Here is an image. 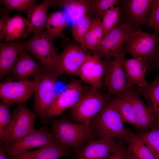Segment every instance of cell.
Masks as SVG:
<instances>
[{
  "instance_id": "6da1fadb",
  "label": "cell",
  "mask_w": 159,
  "mask_h": 159,
  "mask_svg": "<svg viewBox=\"0 0 159 159\" xmlns=\"http://www.w3.org/2000/svg\"><path fill=\"white\" fill-rule=\"evenodd\" d=\"M120 115L109 102L90 122V128L95 139H118L127 143L134 135L124 128Z\"/></svg>"
},
{
  "instance_id": "7a4b0ae2",
  "label": "cell",
  "mask_w": 159,
  "mask_h": 159,
  "mask_svg": "<svg viewBox=\"0 0 159 159\" xmlns=\"http://www.w3.org/2000/svg\"><path fill=\"white\" fill-rule=\"evenodd\" d=\"M50 132L59 143L76 151L86 142L95 139L90 122L77 123L64 119H54Z\"/></svg>"
},
{
  "instance_id": "3957f363",
  "label": "cell",
  "mask_w": 159,
  "mask_h": 159,
  "mask_svg": "<svg viewBox=\"0 0 159 159\" xmlns=\"http://www.w3.org/2000/svg\"><path fill=\"white\" fill-rule=\"evenodd\" d=\"M109 100L106 94L100 93L96 88L91 86L84 90L83 88L80 99L70 108L71 118L76 123L89 122Z\"/></svg>"
},
{
  "instance_id": "277c9868",
  "label": "cell",
  "mask_w": 159,
  "mask_h": 159,
  "mask_svg": "<svg viewBox=\"0 0 159 159\" xmlns=\"http://www.w3.org/2000/svg\"><path fill=\"white\" fill-rule=\"evenodd\" d=\"M59 75L56 71L44 69L39 74L34 77L37 84L34 93V110L43 119L45 120L46 113L57 95L55 84Z\"/></svg>"
},
{
  "instance_id": "5b68a950",
  "label": "cell",
  "mask_w": 159,
  "mask_h": 159,
  "mask_svg": "<svg viewBox=\"0 0 159 159\" xmlns=\"http://www.w3.org/2000/svg\"><path fill=\"white\" fill-rule=\"evenodd\" d=\"M52 41L43 31L34 34L28 41L22 43V46L24 50L29 51L39 61L44 69L56 71L58 54Z\"/></svg>"
},
{
  "instance_id": "8992f818",
  "label": "cell",
  "mask_w": 159,
  "mask_h": 159,
  "mask_svg": "<svg viewBox=\"0 0 159 159\" xmlns=\"http://www.w3.org/2000/svg\"><path fill=\"white\" fill-rule=\"evenodd\" d=\"M11 117L12 122L9 130L0 141V145L5 148L37 130L34 127L36 114L27 108L25 103L18 105Z\"/></svg>"
},
{
  "instance_id": "52a82bcc",
  "label": "cell",
  "mask_w": 159,
  "mask_h": 159,
  "mask_svg": "<svg viewBox=\"0 0 159 159\" xmlns=\"http://www.w3.org/2000/svg\"><path fill=\"white\" fill-rule=\"evenodd\" d=\"M125 54L124 51L112 59L105 58L107 67L104 83L107 88L106 95L109 99L112 95L124 96L133 88L128 85L123 68V61Z\"/></svg>"
},
{
  "instance_id": "ba28073f",
  "label": "cell",
  "mask_w": 159,
  "mask_h": 159,
  "mask_svg": "<svg viewBox=\"0 0 159 159\" xmlns=\"http://www.w3.org/2000/svg\"><path fill=\"white\" fill-rule=\"evenodd\" d=\"M158 39L155 34L141 31L132 32L125 43V52L133 58L140 57L150 62L155 55V47Z\"/></svg>"
},
{
  "instance_id": "9c48e42d",
  "label": "cell",
  "mask_w": 159,
  "mask_h": 159,
  "mask_svg": "<svg viewBox=\"0 0 159 159\" xmlns=\"http://www.w3.org/2000/svg\"><path fill=\"white\" fill-rule=\"evenodd\" d=\"M132 33L131 27L124 24L115 27L103 37L94 55L100 58H114L124 51V44Z\"/></svg>"
},
{
  "instance_id": "30bf717a",
  "label": "cell",
  "mask_w": 159,
  "mask_h": 159,
  "mask_svg": "<svg viewBox=\"0 0 159 159\" xmlns=\"http://www.w3.org/2000/svg\"><path fill=\"white\" fill-rule=\"evenodd\" d=\"M91 55L87 49L74 43H70L59 54L55 70L59 74L77 75L85 61Z\"/></svg>"
},
{
  "instance_id": "8fae6325",
  "label": "cell",
  "mask_w": 159,
  "mask_h": 159,
  "mask_svg": "<svg viewBox=\"0 0 159 159\" xmlns=\"http://www.w3.org/2000/svg\"><path fill=\"white\" fill-rule=\"evenodd\" d=\"M37 81L8 80L0 84V97L2 101L10 105L24 103L34 93Z\"/></svg>"
},
{
  "instance_id": "7c38bea8",
  "label": "cell",
  "mask_w": 159,
  "mask_h": 159,
  "mask_svg": "<svg viewBox=\"0 0 159 159\" xmlns=\"http://www.w3.org/2000/svg\"><path fill=\"white\" fill-rule=\"evenodd\" d=\"M83 88L80 80H72L64 91L57 95L46 113L45 120L59 115L66 109L73 107L80 99Z\"/></svg>"
},
{
  "instance_id": "4fadbf2b",
  "label": "cell",
  "mask_w": 159,
  "mask_h": 159,
  "mask_svg": "<svg viewBox=\"0 0 159 159\" xmlns=\"http://www.w3.org/2000/svg\"><path fill=\"white\" fill-rule=\"evenodd\" d=\"M122 142L117 139L90 140L84 143L77 151L76 159H106Z\"/></svg>"
},
{
  "instance_id": "5bb4252c",
  "label": "cell",
  "mask_w": 159,
  "mask_h": 159,
  "mask_svg": "<svg viewBox=\"0 0 159 159\" xmlns=\"http://www.w3.org/2000/svg\"><path fill=\"white\" fill-rule=\"evenodd\" d=\"M57 143H60L53 137L48 127H45L17 141L5 149L9 155L14 156L31 148Z\"/></svg>"
},
{
  "instance_id": "9a60e30c",
  "label": "cell",
  "mask_w": 159,
  "mask_h": 159,
  "mask_svg": "<svg viewBox=\"0 0 159 159\" xmlns=\"http://www.w3.org/2000/svg\"><path fill=\"white\" fill-rule=\"evenodd\" d=\"M106 67L105 60L97 56L90 55L81 66L78 76L90 86L100 89L102 86Z\"/></svg>"
},
{
  "instance_id": "2e32d148",
  "label": "cell",
  "mask_w": 159,
  "mask_h": 159,
  "mask_svg": "<svg viewBox=\"0 0 159 159\" xmlns=\"http://www.w3.org/2000/svg\"><path fill=\"white\" fill-rule=\"evenodd\" d=\"M133 107L136 118L138 129L141 133L150 130L158 119L145 103L133 87L124 95Z\"/></svg>"
},
{
  "instance_id": "e0dca14e",
  "label": "cell",
  "mask_w": 159,
  "mask_h": 159,
  "mask_svg": "<svg viewBox=\"0 0 159 159\" xmlns=\"http://www.w3.org/2000/svg\"><path fill=\"white\" fill-rule=\"evenodd\" d=\"M149 62L141 58L127 59L123 61V68L127 84L133 88L135 85L140 88L147 86L146 80V72L150 67Z\"/></svg>"
},
{
  "instance_id": "ac0fdd59",
  "label": "cell",
  "mask_w": 159,
  "mask_h": 159,
  "mask_svg": "<svg viewBox=\"0 0 159 159\" xmlns=\"http://www.w3.org/2000/svg\"><path fill=\"white\" fill-rule=\"evenodd\" d=\"M44 69L24 50L19 54L11 72L15 81H25L31 76H38Z\"/></svg>"
},
{
  "instance_id": "d6986e66",
  "label": "cell",
  "mask_w": 159,
  "mask_h": 159,
  "mask_svg": "<svg viewBox=\"0 0 159 159\" xmlns=\"http://www.w3.org/2000/svg\"><path fill=\"white\" fill-rule=\"evenodd\" d=\"M51 1L45 0L40 4L35 5L27 10V24L23 38L31 33L34 34L44 31L46 28L48 16L47 11Z\"/></svg>"
},
{
  "instance_id": "ffe728a7",
  "label": "cell",
  "mask_w": 159,
  "mask_h": 159,
  "mask_svg": "<svg viewBox=\"0 0 159 159\" xmlns=\"http://www.w3.org/2000/svg\"><path fill=\"white\" fill-rule=\"evenodd\" d=\"M71 155L70 148L60 143L43 146L34 151L26 150L14 156L9 155V159H58Z\"/></svg>"
},
{
  "instance_id": "44dd1931",
  "label": "cell",
  "mask_w": 159,
  "mask_h": 159,
  "mask_svg": "<svg viewBox=\"0 0 159 159\" xmlns=\"http://www.w3.org/2000/svg\"><path fill=\"white\" fill-rule=\"evenodd\" d=\"M20 41L0 44V77L11 72L18 56L24 50Z\"/></svg>"
},
{
  "instance_id": "7402d4cb",
  "label": "cell",
  "mask_w": 159,
  "mask_h": 159,
  "mask_svg": "<svg viewBox=\"0 0 159 159\" xmlns=\"http://www.w3.org/2000/svg\"><path fill=\"white\" fill-rule=\"evenodd\" d=\"M64 7L67 20L73 23L87 14L90 9L91 1L65 0L60 1Z\"/></svg>"
},
{
  "instance_id": "603a6c76",
  "label": "cell",
  "mask_w": 159,
  "mask_h": 159,
  "mask_svg": "<svg viewBox=\"0 0 159 159\" xmlns=\"http://www.w3.org/2000/svg\"><path fill=\"white\" fill-rule=\"evenodd\" d=\"M136 89L145 100L148 107L159 119V76L146 87Z\"/></svg>"
},
{
  "instance_id": "cb8c5ba5",
  "label": "cell",
  "mask_w": 159,
  "mask_h": 159,
  "mask_svg": "<svg viewBox=\"0 0 159 159\" xmlns=\"http://www.w3.org/2000/svg\"><path fill=\"white\" fill-rule=\"evenodd\" d=\"M117 110L123 123H127L138 128L135 115L131 103L125 96H115L109 101Z\"/></svg>"
},
{
  "instance_id": "d4e9b609",
  "label": "cell",
  "mask_w": 159,
  "mask_h": 159,
  "mask_svg": "<svg viewBox=\"0 0 159 159\" xmlns=\"http://www.w3.org/2000/svg\"><path fill=\"white\" fill-rule=\"evenodd\" d=\"M68 24V21L65 12L56 11L48 16L45 32L53 41L55 38L61 36L63 30Z\"/></svg>"
},
{
  "instance_id": "484cf974",
  "label": "cell",
  "mask_w": 159,
  "mask_h": 159,
  "mask_svg": "<svg viewBox=\"0 0 159 159\" xmlns=\"http://www.w3.org/2000/svg\"><path fill=\"white\" fill-rule=\"evenodd\" d=\"M26 24V20L21 17L20 14L8 17L5 27L6 41H12L23 37Z\"/></svg>"
},
{
  "instance_id": "4316f807",
  "label": "cell",
  "mask_w": 159,
  "mask_h": 159,
  "mask_svg": "<svg viewBox=\"0 0 159 159\" xmlns=\"http://www.w3.org/2000/svg\"><path fill=\"white\" fill-rule=\"evenodd\" d=\"M103 34V29L100 19L98 17L93 19L85 37V48L93 51L96 50L100 44Z\"/></svg>"
},
{
  "instance_id": "83f0119b",
  "label": "cell",
  "mask_w": 159,
  "mask_h": 159,
  "mask_svg": "<svg viewBox=\"0 0 159 159\" xmlns=\"http://www.w3.org/2000/svg\"><path fill=\"white\" fill-rule=\"evenodd\" d=\"M156 159H159V119L149 131L137 134Z\"/></svg>"
},
{
  "instance_id": "f1b7e54d",
  "label": "cell",
  "mask_w": 159,
  "mask_h": 159,
  "mask_svg": "<svg viewBox=\"0 0 159 159\" xmlns=\"http://www.w3.org/2000/svg\"><path fill=\"white\" fill-rule=\"evenodd\" d=\"M92 19L87 14L72 23L71 31L73 37L76 42L85 49L84 39L89 28Z\"/></svg>"
},
{
  "instance_id": "f546056e",
  "label": "cell",
  "mask_w": 159,
  "mask_h": 159,
  "mask_svg": "<svg viewBox=\"0 0 159 159\" xmlns=\"http://www.w3.org/2000/svg\"><path fill=\"white\" fill-rule=\"evenodd\" d=\"M128 143V147L131 153L137 159H156L137 134H134Z\"/></svg>"
},
{
  "instance_id": "4dcf8cb0",
  "label": "cell",
  "mask_w": 159,
  "mask_h": 159,
  "mask_svg": "<svg viewBox=\"0 0 159 159\" xmlns=\"http://www.w3.org/2000/svg\"><path fill=\"white\" fill-rule=\"evenodd\" d=\"M120 11L119 6H114L108 9L103 13L101 21L103 29L102 38L117 26L121 18Z\"/></svg>"
},
{
  "instance_id": "1f68e13d",
  "label": "cell",
  "mask_w": 159,
  "mask_h": 159,
  "mask_svg": "<svg viewBox=\"0 0 159 159\" xmlns=\"http://www.w3.org/2000/svg\"><path fill=\"white\" fill-rule=\"evenodd\" d=\"M10 105L3 101L0 103V141L6 135L12 122L9 112Z\"/></svg>"
},
{
  "instance_id": "d6a6232c",
  "label": "cell",
  "mask_w": 159,
  "mask_h": 159,
  "mask_svg": "<svg viewBox=\"0 0 159 159\" xmlns=\"http://www.w3.org/2000/svg\"><path fill=\"white\" fill-rule=\"evenodd\" d=\"M154 0H132L130 1L129 6L132 15L136 19L143 17L152 7Z\"/></svg>"
},
{
  "instance_id": "836d02e7",
  "label": "cell",
  "mask_w": 159,
  "mask_h": 159,
  "mask_svg": "<svg viewBox=\"0 0 159 159\" xmlns=\"http://www.w3.org/2000/svg\"><path fill=\"white\" fill-rule=\"evenodd\" d=\"M91 1L90 9L94 14L102 17L106 11L114 7L119 0H91Z\"/></svg>"
},
{
  "instance_id": "e575fe53",
  "label": "cell",
  "mask_w": 159,
  "mask_h": 159,
  "mask_svg": "<svg viewBox=\"0 0 159 159\" xmlns=\"http://www.w3.org/2000/svg\"><path fill=\"white\" fill-rule=\"evenodd\" d=\"M36 1L33 0H4L2 1V4L7 6L6 10L9 12L13 9L22 11L35 5Z\"/></svg>"
},
{
  "instance_id": "d590c367",
  "label": "cell",
  "mask_w": 159,
  "mask_h": 159,
  "mask_svg": "<svg viewBox=\"0 0 159 159\" xmlns=\"http://www.w3.org/2000/svg\"><path fill=\"white\" fill-rule=\"evenodd\" d=\"M151 11L148 20V25L159 32V6L152 7Z\"/></svg>"
},
{
  "instance_id": "8d00e7d4",
  "label": "cell",
  "mask_w": 159,
  "mask_h": 159,
  "mask_svg": "<svg viewBox=\"0 0 159 159\" xmlns=\"http://www.w3.org/2000/svg\"><path fill=\"white\" fill-rule=\"evenodd\" d=\"M125 143L122 141L108 159H125L127 151V147L125 146Z\"/></svg>"
},
{
  "instance_id": "74e56055",
  "label": "cell",
  "mask_w": 159,
  "mask_h": 159,
  "mask_svg": "<svg viewBox=\"0 0 159 159\" xmlns=\"http://www.w3.org/2000/svg\"><path fill=\"white\" fill-rule=\"evenodd\" d=\"M9 11L7 10L3 15L0 20V41L5 38V27L6 19L8 16L7 14Z\"/></svg>"
},
{
  "instance_id": "f35d334b",
  "label": "cell",
  "mask_w": 159,
  "mask_h": 159,
  "mask_svg": "<svg viewBox=\"0 0 159 159\" xmlns=\"http://www.w3.org/2000/svg\"><path fill=\"white\" fill-rule=\"evenodd\" d=\"M6 153L7 152L5 148L0 145V159H9Z\"/></svg>"
},
{
  "instance_id": "ab89813d",
  "label": "cell",
  "mask_w": 159,
  "mask_h": 159,
  "mask_svg": "<svg viewBox=\"0 0 159 159\" xmlns=\"http://www.w3.org/2000/svg\"><path fill=\"white\" fill-rule=\"evenodd\" d=\"M154 58H156V65L158 69L159 70V49L158 51H156Z\"/></svg>"
},
{
  "instance_id": "60d3db41",
  "label": "cell",
  "mask_w": 159,
  "mask_h": 159,
  "mask_svg": "<svg viewBox=\"0 0 159 159\" xmlns=\"http://www.w3.org/2000/svg\"><path fill=\"white\" fill-rule=\"evenodd\" d=\"M125 159H132L131 153L127 147V151Z\"/></svg>"
},
{
  "instance_id": "b9f144b4",
  "label": "cell",
  "mask_w": 159,
  "mask_h": 159,
  "mask_svg": "<svg viewBox=\"0 0 159 159\" xmlns=\"http://www.w3.org/2000/svg\"><path fill=\"white\" fill-rule=\"evenodd\" d=\"M159 6V0H154L152 7Z\"/></svg>"
},
{
  "instance_id": "7bdbcfd3",
  "label": "cell",
  "mask_w": 159,
  "mask_h": 159,
  "mask_svg": "<svg viewBox=\"0 0 159 159\" xmlns=\"http://www.w3.org/2000/svg\"><path fill=\"white\" fill-rule=\"evenodd\" d=\"M131 157L132 159H137V158L131 153Z\"/></svg>"
},
{
  "instance_id": "ee69618b",
  "label": "cell",
  "mask_w": 159,
  "mask_h": 159,
  "mask_svg": "<svg viewBox=\"0 0 159 159\" xmlns=\"http://www.w3.org/2000/svg\"></svg>"
}]
</instances>
